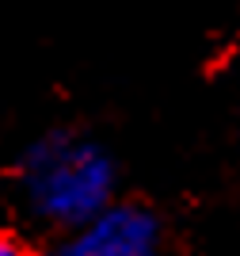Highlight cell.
Here are the masks:
<instances>
[{"mask_svg":"<svg viewBox=\"0 0 240 256\" xmlns=\"http://www.w3.org/2000/svg\"><path fill=\"white\" fill-rule=\"evenodd\" d=\"M15 180L27 210L65 234L118 199V160L92 134L53 126L23 150Z\"/></svg>","mask_w":240,"mask_h":256,"instance_id":"cell-1","label":"cell"},{"mask_svg":"<svg viewBox=\"0 0 240 256\" xmlns=\"http://www.w3.org/2000/svg\"><path fill=\"white\" fill-rule=\"evenodd\" d=\"M164 226L157 210L134 199H115L88 222L65 230L50 256H160Z\"/></svg>","mask_w":240,"mask_h":256,"instance_id":"cell-2","label":"cell"},{"mask_svg":"<svg viewBox=\"0 0 240 256\" xmlns=\"http://www.w3.org/2000/svg\"><path fill=\"white\" fill-rule=\"evenodd\" d=\"M0 256H27V248H23L19 237H11V234L0 230Z\"/></svg>","mask_w":240,"mask_h":256,"instance_id":"cell-3","label":"cell"}]
</instances>
